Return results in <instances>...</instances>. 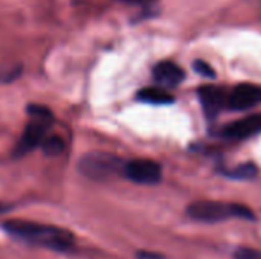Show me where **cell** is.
Masks as SVG:
<instances>
[{
  "label": "cell",
  "mask_w": 261,
  "mask_h": 259,
  "mask_svg": "<svg viewBox=\"0 0 261 259\" xmlns=\"http://www.w3.org/2000/svg\"><path fill=\"white\" fill-rule=\"evenodd\" d=\"M3 231L15 240L55 252H67L75 246V235L70 231L52 224L28 220H8L3 223Z\"/></svg>",
  "instance_id": "6da1fadb"
},
{
  "label": "cell",
  "mask_w": 261,
  "mask_h": 259,
  "mask_svg": "<svg viewBox=\"0 0 261 259\" xmlns=\"http://www.w3.org/2000/svg\"><path fill=\"white\" fill-rule=\"evenodd\" d=\"M28 114H29V121L23 130L20 140L17 142V145L12 151V156L15 159L29 154L38 145H41V142L46 139L49 128L52 127L54 116L47 107L32 104L28 107Z\"/></svg>",
  "instance_id": "7a4b0ae2"
},
{
  "label": "cell",
  "mask_w": 261,
  "mask_h": 259,
  "mask_svg": "<svg viewBox=\"0 0 261 259\" xmlns=\"http://www.w3.org/2000/svg\"><path fill=\"white\" fill-rule=\"evenodd\" d=\"M187 215L200 223H220L231 218H243V220H255L254 212L243 205L237 203H225V202H196L188 206Z\"/></svg>",
  "instance_id": "3957f363"
},
{
  "label": "cell",
  "mask_w": 261,
  "mask_h": 259,
  "mask_svg": "<svg viewBox=\"0 0 261 259\" xmlns=\"http://www.w3.org/2000/svg\"><path fill=\"white\" fill-rule=\"evenodd\" d=\"M122 159L115 154L92 151L84 154L78 162V171L92 180H109L118 174H122Z\"/></svg>",
  "instance_id": "277c9868"
},
{
  "label": "cell",
  "mask_w": 261,
  "mask_h": 259,
  "mask_svg": "<svg viewBox=\"0 0 261 259\" xmlns=\"http://www.w3.org/2000/svg\"><path fill=\"white\" fill-rule=\"evenodd\" d=\"M122 174L138 185H156L162 180V166L150 159H135L124 163Z\"/></svg>",
  "instance_id": "5b68a950"
},
{
  "label": "cell",
  "mask_w": 261,
  "mask_h": 259,
  "mask_svg": "<svg viewBox=\"0 0 261 259\" xmlns=\"http://www.w3.org/2000/svg\"><path fill=\"white\" fill-rule=\"evenodd\" d=\"M261 104V85L239 84L228 92V107L234 111L251 110Z\"/></svg>",
  "instance_id": "8992f818"
},
{
  "label": "cell",
  "mask_w": 261,
  "mask_h": 259,
  "mask_svg": "<svg viewBox=\"0 0 261 259\" xmlns=\"http://www.w3.org/2000/svg\"><path fill=\"white\" fill-rule=\"evenodd\" d=\"M200 104L208 118H216L223 108L228 107V92L219 85H203L199 89Z\"/></svg>",
  "instance_id": "52a82bcc"
},
{
  "label": "cell",
  "mask_w": 261,
  "mask_h": 259,
  "mask_svg": "<svg viewBox=\"0 0 261 259\" xmlns=\"http://www.w3.org/2000/svg\"><path fill=\"white\" fill-rule=\"evenodd\" d=\"M261 133V114H251L243 119L234 121L222 130V136L226 139L243 140Z\"/></svg>",
  "instance_id": "ba28073f"
},
{
  "label": "cell",
  "mask_w": 261,
  "mask_h": 259,
  "mask_svg": "<svg viewBox=\"0 0 261 259\" xmlns=\"http://www.w3.org/2000/svg\"><path fill=\"white\" fill-rule=\"evenodd\" d=\"M153 78L161 87H176L185 79V72L182 67L171 61H162L154 66L153 69Z\"/></svg>",
  "instance_id": "9c48e42d"
},
{
  "label": "cell",
  "mask_w": 261,
  "mask_h": 259,
  "mask_svg": "<svg viewBox=\"0 0 261 259\" xmlns=\"http://www.w3.org/2000/svg\"><path fill=\"white\" fill-rule=\"evenodd\" d=\"M138 99L145 104L153 105H167L174 102V96L167 92L165 87H145L138 92Z\"/></svg>",
  "instance_id": "30bf717a"
},
{
  "label": "cell",
  "mask_w": 261,
  "mask_h": 259,
  "mask_svg": "<svg viewBox=\"0 0 261 259\" xmlns=\"http://www.w3.org/2000/svg\"><path fill=\"white\" fill-rule=\"evenodd\" d=\"M258 174V169L254 163H243L231 169H225L223 176L232 180H251Z\"/></svg>",
  "instance_id": "8fae6325"
},
{
  "label": "cell",
  "mask_w": 261,
  "mask_h": 259,
  "mask_svg": "<svg viewBox=\"0 0 261 259\" xmlns=\"http://www.w3.org/2000/svg\"><path fill=\"white\" fill-rule=\"evenodd\" d=\"M41 148L47 156H58L64 150V142L58 136H46V139L41 142Z\"/></svg>",
  "instance_id": "7c38bea8"
},
{
  "label": "cell",
  "mask_w": 261,
  "mask_h": 259,
  "mask_svg": "<svg viewBox=\"0 0 261 259\" xmlns=\"http://www.w3.org/2000/svg\"><path fill=\"white\" fill-rule=\"evenodd\" d=\"M234 259H261V250L252 247H239L234 252Z\"/></svg>",
  "instance_id": "4fadbf2b"
},
{
  "label": "cell",
  "mask_w": 261,
  "mask_h": 259,
  "mask_svg": "<svg viewBox=\"0 0 261 259\" xmlns=\"http://www.w3.org/2000/svg\"><path fill=\"white\" fill-rule=\"evenodd\" d=\"M194 70L200 75V76H205V78H216V70L206 63V61H194Z\"/></svg>",
  "instance_id": "5bb4252c"
},
{
  "label": "cell",
  "mask_w": 261,
  "mask_h": 259,
  "mask_svg": "<svg viewBox=\"0 0 261 259\" xmlns=\"http://www.w3.org/2000/svg\"><path fill=\"white\" fill-rule=\"evenodd\" d=\"M20 67H9V70H0V81H3V82H9V81H12V79H15L18 75H20Z\"/></svg>",
  "instance_id": "9a60e30c"
},
{
  "label": "cell",
  "mask_w": 261,
  "mask_h": 259,
  "mask_svg": "<svg viewBox=\"0 0 261 259\" xmlns=\"http://www.w3.org/2000/svg\"><path fill=\"white\" fill-rule=\"evenodd\" d=\"M136 258L138 259H165L162 255H159V253H154V252H145V250L138 252Z\"/></svg>",
  "instance_id": "2e32d148"
},
{
  "label": "cell",
  "mask_w": 261,
  "mask_h": 259,
  "mask_svg": "<svg viewBox=\"0 0 261 259\" xmlns=\"http://www.w3.org/2000/svg\"><path fill=\"white\" fill-rule=\"evenodd\" d=\"M8 209H9V206H5V205L0 203V214H2V212H6Z\"/></svg>",
  "instance_id": "e0dca14e"
}]
</instances>
